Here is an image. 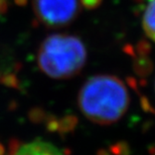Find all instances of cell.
<instances>
[{
    "mask_svg": "<svg viewBox=\"0 0 155 155\" xmlns=\"http://www.w3.org/2000/svg\"><path fill=\"white\" fill-rule=\"evenodd\" d=\"M78 104L83 115L98 125L118 122L130 104L128 89L119 78L98 75L90 78L82 86Z\"/></svg>",
    "mask_w": 155,
    "mask_h": 155,
    "instance_id": "obj_1",
    "label": "cell"
},
{
    "mask_svg": "<svg viewBox=\"0 0 155 155\" xmlns=\"http://www.w3.org/2000/svg\"><path fill=\"white\" fill-rule=\"evenodd\" d=\"M87 61V48L76 35L54 33L40 43L38 64L40 71L49 78L66 80L76 77Z\"/></svg>",
    "mask_w": 155,
    "mask_h": 155,
    "instance_id": "obj_2",
    "label": "cell"
},
{
    "mask_svg": "<svg viewBox=\"0 0 155 155\" xmlns=\"http://www.w3.org/2000/svg\"><path fill=\"white\" fill-rule=\"evenodd\" d=\"M35 17L49 28L69 25L81 11L80 0H32Z\"/></svg>",
    "mask_w": 155,
    "mask_h": 155,
    "instance_id": "obj_3",
    "label": "cell"
},
{
    "mask_svg": "<svg viewBox=\"0 0 155 155\" xmlns=\"http://www.w3.org/2000/svg\"><path fill=\"white\" fill-rule=\"evenodd\" d=\"M14 155H64L57 146L43 140H33L20 145Z\"/></svg>",
    "mask_w": 155,
    "mask_h": 155,
    "instance_id": "obj_4",
    "label": "cell"
},
{
    "mask_svg": "<svg viewBox=\"0 0 155 155\" xmlns=\"http://www.w3.org/2000/svg\"><path fill=\"white\" fill-rule=\"evenodd\" d=\"M142 27L148 38L155 42V0H147L142 15Z\"/></svg>",
    "mask_w": 155,
    "mask_h": 155,
    "instance_id": "obj_5",
    "label": "cell"
},
{
    "mask_svg": "<svg viewBox=\"0 0 155 155\" xmlns=\"http://www.w3.org/2000/svg\"><path fill=\"white\" fill-rule=\"evenodd\" d=\"M102 1L103 0H80V3L84 8L93 10V9L98 8L101 5Z\"/></svg>",
    "mask_w": 155,
    "mask_h": 155,
    "instance_id": "obj_6",
    "label": "cell"
},
{
    "mask_svg": "<svg viewBox=\"0 0 155 155\" xmlns=\"http://www.w3.org/2000/svg\"><path fill=\"white\" fill-rule=\"evenodd\" d=\"M6 10H7V1L0 0V13H4Z\"/></svg>",
    "mask_w": 155,
    "mask_h": 155,
    "instance_id": "obj_7",
    "label": "cell"
},
{
    "mask_svg": "<svg viewBox=\"0 0 155 155\" xmlns=\"http://www.w3.org/2000/svg\"><path fill=\"white\" fill-rule=\"evenodd\" d=\"M100 155H114V154H109L108 152H106V151H104L103 153H100Z\"/></svg>",
    "mask_w": 155,
    "mask_h": 155,
    "instance_id": "obj_8",
    "label": "cell"
},
{
    "mask_svg": "<svg viewBox=\"0 0 155 155\" xmlns=\"http://www.w3.org/2000/svg\"><path fill=\"white\" fill-rule=\"evenodd\" d=\"M15 1H16V2H20V0H15ZM21 1L24 2V1H25V0H21Z\"/></svg>",
    "mask_w": 155,
    "mask_h": 155,
    "instance_id": "obj_9",
    "label": "cell"
}]
</instances>
